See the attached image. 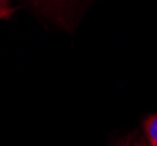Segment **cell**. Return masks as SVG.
Listing matches in <instances>:
<instances>
[{
  "label": "cell",
  "instance_id": "1",
  "mask_svg": "<svg viewBox=\"0 0 157 146\" xmlns=\"http://www.w3.org/2000/svg\"><path fill=\"white\" fill-rule=\"evenodd\" d=\"M143 131L149 146H157V113L145 117L143 120Z\"/></svg>",
  "mask_w": 157,
  "mask_h": 146
},
{
  "label": "cell",
  "instance_id": "2",
  "mask_svg": "<svg viewBox=\"0 0 157 146\" xmlns=\"http://www.w3.org/2000/svg\"><path fill=\"white\" fill-rule=\"evenodd\" d=\"M14 9L0 2V19H7L13 14Z\"/></svg>",
  "mask_w": 157,
  "mask_h": 146
},
{
  "label": "cell",
  "instance_id": "3",
  "mask_svg": "<svg viewBox=\"0 0 157 146\" xmlns=\"http://www.w3.org/2000/svg\"><path fill=\"white\" fill-rule=\"evenodd\" d=\"M127 146H148L143 144V143H136V144H132V145H127Z\"/></svg>",
  "mask_w": 157,
  "mask_h": 146
},
{
  "label": "cell",
  "instance_id": "4",
  "mask_svg": "<svg viewBox=\"0 0 157 146\" xmlns=\"http://www.w3.org/2000/svg\"><path fill=\"white\" fill-rule=\"evenodd\" d=\"M0 2H1V4H4V5H6V6H8V4H7V0H0Z\"/></svg>",
  "mask_w": 157,
  "mask_h": 146
}]
</instances>
